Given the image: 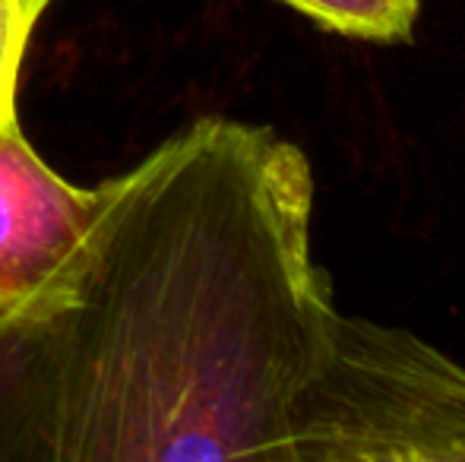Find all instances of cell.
<instances>
[{
	"mask_svg": "<svg viewBox=\"0 0 465 462\" xmlns=\"http://www.w3.org/2000/svg\"><path fill=\"white\" fill-rule=\"evenodd\" d=\"M311 219L298 143L222 114L98 184L0 320V462H288L339 314Z\"/></svg>",
	"mask_w": 465,
	"mask_h": 462,
	"instance_id": "cell-1",
	"label": "cell"
},
{
	"mask_svg": "<svg viewBox=\"0 0 465 462\" xmlns=\"http://www.w3.org/2000/svg\"><path fill=\"white\" fill-rule=\"evenodd\" d=\"M288 462H465V368L402 327L336 314Z\"/></svg>",
	"mask_w": 465,
	"mask_h": 462,
	"instance_id": "cell-2",
	"label": "cell"
},
{
	"mask_svg": "<svg viewBox=\"0 0 465 462\" xmlns=\"http://www.w3.org/2000/svg\"><path fill=\"white\" fill-rule=\"evenodd\" d=\"M95 203L98 187L70 184L45 165L19 123H0V320L54 276Z\"/></svg>",
	"mask_w": 465,
	"mask_h": 462,
	"instance_id": "cell-3",
	"label": "cell"
},
{
	"mask_svg": "<svg viewBox=\"0 0 465 462\" xmlns=\"http://www.w3.org/2000/svg\"><path fill=\"white\" fill-rule=\"evenodd\" d=\"M326 29L368 42H405L415 29L418 0H285Z\"/></svg>",
	"mask_w": 465,
	"mask_h": 462,
	"instance_id": "cell-4",
	"label": "cell"
},
{
	"mask_svg": "<svg viewBox=\"0 0 465 462\" xmlns=\"http://www.w3.org/2000/svg\"><path fill=\"white\" fill-rule=\"evenodd\" d=\"M54 0H0V123H16V86L42 13Z\"/></svg>",
	"mask_w": 465,
	"mask_h": 462,
	"instance_id": "cell-5",
	"label": "cell"
}]
</instances>
